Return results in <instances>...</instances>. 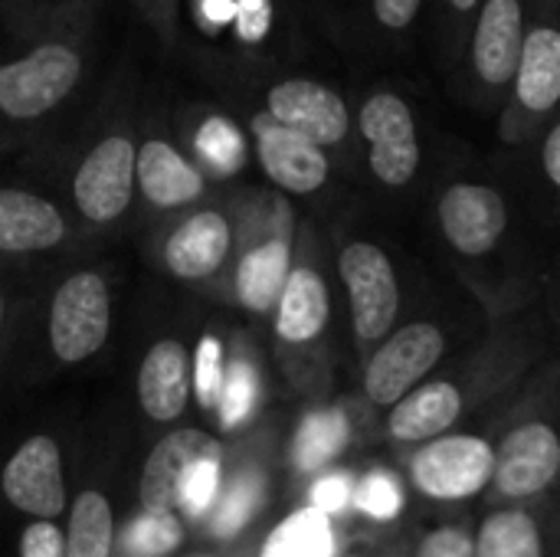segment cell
Here are the masks:
<instances>
[{"mask_svg":"<svg viewBox=\"0 0 560 557\" xmlns=\"http://www.w3.org/2000/svg\"><path fill=\"white\" fill-rule=\"evenodd\" d=\"M112 328V299L98 272L85 269L69 276L49 305V345L52 355L66 364L92 358Z\"/></svg>","mask_w":560,"mask_h":557,"instance_id":"obj_9","label":"cell"},{"mask_svg":"<svg viewBox=\"0 0 560 557\" xmlns=\"http://www.w3.org/2000/svg\"><path fill=\"white\" fill-rule=\"evenodd\" d=\"M233 230L220 210H197L174 227L164 243V266L177 279H207L230 256Z\"/></svg>","mask_w":560,"mask_h":557,"instance_id":"obj_17","label":"cell"},{"mask_svg":"<svg viewBox=\"0 0 560 557\" xmlns=\"http://www.w3.org/2000/svg\"><path fill=\"white\" fill-rule=\"evenodd\" d=\"M560 115V0H528V23L509 95L499 108V135L532 144Z\"/></svg>","mask_w":560,"mask_h":557,"instance_id":"obj_1","label":"cell"},{"mask_svg":"<svg viewBox=\"0 0 560 557\" xmlns=\"http://www.w3.org/2000/svg\"><path fill=\"white\" fill-rule=\"evenodd\" d=\"M560 476V433L555 423L532 417L515 423L495 446L492 486L509 499H532Z\"/></svg>","mask_w":560,"mask_h":557,"instance_id":"obj_10","label":"cell"},{"mask_svg":"<svg viewBox=\"0 0 560 557\" xmlns=\"http://www.w3.org/2000/svg\"><path fill=\"white\" fill-rule=\"evenodd\" d=\"M266 112L322 148H338L351 135V108L325 82L282 79L266 95Z\"/></svg>","mask_w":560,"mask_h":557,"instance_id":"obj_13","label":"cell"},{"mask_svg":"<svg viewBox=\"0 0 560 557\" xmlns=\"http://www.w3.org/2000/svg\"><path fill=\"white\" fill-rule=\"evenodd\" d=\"M466 414V397L450 378H427L407 397L390 407L387 433L397 443H427L440 433H450L453 423Z\"/></svg>","mask_w":560,"mask_h":557,"instance_id":"obj_16","label":"cell"},{"mask_svg":"<svg viewBox=\"0 0 560 557\" xmlns=\"http://www.w3.org/2000/svg\"><path fill=\"white\" fill-rule=\"evenodd\" d=\"M236 36L246 46H256L272 30V0H233Z\"/></svg>","mask_w":560,"mask_h":557,"instance_id":"obj_35","label":"cell"},{"mask_svg":"<svg viewBox=\"0 0 560 557\" xmlns=\"http://www.w3.org/2000/svg\"><path fill=\"white\" fill-rule=\"evenodd\" d=\"M223 381H226L223 348H220V341L213 335H203L200 348H197V361H194V384H197V401H200L203 410L220 404Z\"/></svg>","mask_w":560,"mask_h":557,"instance_id":"obj_32","label":"cell"},{"mask_svg":"<svg viewBox=\"0 0 560 557\" xmlns=\"http://www.w3.org/2000/svg\"><path fill=\"white\" fill-rule=\"evenodd\" d=\"M436 230L459 259H489L512 230V204L489 181H450L436 197Z\"/></svg>","mask_w":560,"mask_h":557,"instance_id":"obj_5","label":"cell"},{"mask_svg":"<svg viewBox=\"0 0 560 557\" xmlns=\"http://www.w3.org/2000/svg\"><path fill=\"white\" fill-rule=\"evenodd\" d=\"M541 174L551 184V190L560 194V115H555L541 128Z\"/></svg>","mask_w":560,"mask_h":557,"instance_id":"obj_40","label":"cell"},{"mask_svg":"<svg viewBox=\"0 0 560 557\" xmlns=\"http://www.w3.org/2000/svg\"><path fill=\"white\" fill-rule=\"evenodd\" d=\"M3 496L43 519H56L66 506V486H62V456L59 446L49 437H33L26 440L7 463L3 469Z\"/></svg>","mask_w":560,"mask_h":557,"instance_id":"obj_14","label":"cell"},{"mask_svg":"<svg viewBox=\"0 0 560 557\" xmlns=\"http://www.w3.org/2000/svg\"><path fill=\"white\" fill-rule=\"evenodd\" d=\"M135 177H138L141 194L154 207H184L203 194L200 171L190 161H184V154H177L167 141H158V138L138 148Z\"/></svg>","mask_w":560,"mask_h":557,"instance_id":"obj_21","label":"cell"},{"mask_svg":"<svg viewBox=\"0 0 560 557\" xmlns=\"http://www.w3.org/2000/svg\"><path fill=\"white\" fill-rule=\"evenodd\" d=\"M351 499H354V479L348 473H328L312 489V509H318L325 515H335V512L348 509Z\"/></svg>","mask_w":560,"mask_h":557,"instance_id":"obj_37","label":"cell"},{"mask_svg":"<svg viewBox=\"0 0 560 557\" xmlns=\"http://www.w3.org/2000/svg\"><path fill=\"white\" fill-rule=\"evenodd\" d=\"M217 489H220V453L217 456H203V460L194 463V469L187 473L184 489H180V506L190 515H203L213 506Z\"/></svg>","mask_w":560,"mask_h":557,"instance_id":"obj_33","label":"cell"},{"mask_svg":"<svg viewBox=\"0 0 560 557\" xmlns=\"http://www.w3.org/2000/svg\"><path fill=\"white\" fill-rule=\"evenodd\" d=\"M328 322L331 292L325 276L308 263L292 266L276 302V335L285 345H312L325 335Z\"/></svg>","mask_w":560,"mask_h":557,"instance_id":"obj_18","label":"cell"},{"mask_svg":"<svg viewBox=\"0 0 560 557\" xmlns=\"http://www.w3.org/2000/svg\"><path fill=\"white\" fill-rule=\"evenodd\" d=\"M62 236L66 220L52 204L16 187L0 190V253L52 250Z\"/></svg>","mask_w":560,"mask_h":557,"instance_id":"obj_20","label":"cell"},{"mask_svg":"<svg viewBox=\"0 0 560 557\" xmlns=\"http://www.w3.org/2000/svg\"><path fill=\"white\" fill-rule=\"evenodd\" d=\"M450 338L440 322L417 318L394 325L384 341L374 345L364 368V394L374 407H394L417 384H423L443 361Z\"/></svg>","mask_w":560,"mask_h":557,"instance_id":"obj_6","label":"cell"},{"mask_svg":"<svg viewBox=\"0 0 560 557\" xmlns=\"http://www.w3.org/2000/svg\"><path fill=\"white\" fill-rule=\"evenodd\" d=\"M476 557H545L541 529L522 509L495 512L476 535Z\"/></svg>","mask_w":560,"mask_h":557,"instance_id":"obj_23","label":"cell"},{"mask_svg":"<svg viewBox=\"0 0 560 557\" xmlns=\"http://www.w3.org/2000/svg\"><path fill=\"white\" fill-rule=\"evenodd\" d=\"M364 515L377 519V522H394L400 512H404V489L400 483L384 473V469H374L368 473L358 486H354V499H351Z\"/></svg>","mask_w":560,"mask_h":557,"instance_id":"obj_29","label":"cell"},{"mask_svg":"<svg viewBox=\"0 0 560 557\" xmlns=\"http://www.w3.org/2000/svg\"><path fill=\"white\" fill-rule=\"evenodd\" d=\"M135 161H138V148L131 144V138L108 135L105 141H98L85 154L72 181V197L79 213L89 217L92 223H108L121 217L138 184Z\"/></svg>","mask_w":560,"mask_h":557,"instance_id":"obj_11","label":"cell"},{"mask_svg":"<svg viewBox=\"0 0 560 557\" xmlns=\"http://www.w3.org/2000/svg\"><path fill=\"white\" fill-rule=\"evenodd\" d=\"M292 269V240L269 236L253 246L236 269V295L249 312H269L279 302L285 276Z\"/></svg>","mask_w":560,"mask_h":557,"instance_id":"obj_22","label":"cell"},{"mask_svg":"<svg viewBox=\"0 0 560 557\" xmlns=\"http://www.w3.org/2000/svg\"><path fill=\"white\" fill-rule=\"evenodd\" d=\"M417 557H476V538L459 525H443L420 542Z\"/></svg>","mask_w":560,"mask_h":557,"instance_id":"obj_36","label":"cell"},{"mask_svg":"<svg viewBox=\"0 0 560 557\" xmlns=\"http://www.w3.org/2000/svg\"><path fill=\"white\" fill-rule=\"evenodd\" d=\"M358 131L368 151L371 177L387 190H407L423 164L413 105L394 89H377L358 108Z\"/></svg>","mask_w":560,"mask_h":557,"instance_id":"obj_3","label":"cell"},{"mask_svg":"<svg viewBox=\"0 0 560 557\" xmlns=\"http://www.w3.org/2000/svg\"><path fill=\"white\" fill-rule=\"evenodd\" d=\"M482 0H440V16H443V46L450 59H463V46L472 26V16Z\"/></svg>","mask_w":560,"mask_h":557,"instance_id":"obj_34","label":"cell"},{"mask_svg":"<svg viewBox=\"0 0 560 557\" xmlns=\"http://www.w3.org/2000/svg\"><path fill=\"white\" fill-rule=\"evenodd\" d=\"M112 552V509L102 492H82L72 506L66 557H108Z\"/></svg>","mask_w":560,"mask_h":557,"instance_id":"obj_25","label":"cell"},{"mask_svg":"<svg viewBox=\"0 0 560 557\" xmlns=\"http://www.w3.org/2000/svg\"><path fill=\"white\" fill-rule=\"evenodd\" d=\"M495 446L472 433H440L410 460L413 486L436 502H459L492 486Z\"/></svg>","mask_w":560,"mask_h":557,"instance_id":"obj_7","label":"cell"},{"mask_svg":"<svg viewBox=\"0 0 560 557\" xmlns=\"http://www.w3.org/2000/svg\"><path fill=\"white\" fill-rule=\"evenodd\" d=\"M348 443V417L341 410H322L305 417L295 437V463L299 469L312 473L335 460Z\"/></svg>","mask_w":560,"mask_h":557,"instance_id":"obj_26","label":"cell"},{"mask_svg":"<svg viewBox=\"0 0 560 557\" xmlns=\"http://www.w3.org/2000/svg\"><path fill=\"white\" fill-rule=\"evenodd\" d=\"M0 322H3V299H0Z\"/></svg>","mask_w":560,"mask_h":557,"instance_id":"obj_42","label":"cell"},{"mask_svg":"<svg viewBox=\"0 0 560 557\" xmlns=\"http://www.w3.org/2000/svg\"><path fill=\"white\" fill-rule=\"evenodd\" d=\"M528 23V0H482L466 46H463V76H466V95L482 112H499L525 39Z\"/></svg>","mask_w":560,"mask_h":557,"instance_id":"obj_2","label":"cell"},{"mask_svg":"<svg viewBox=\"0 0 560 557\" xmlns=\"http://www.w3.org/2000/svg\"><path fill=\"white\" fill-rule=\"evenodd\" d=\"M259 496H262V489H259V479L256 476H240L233 486H230V492H226V499L220 502V509H217V519H213V532L217 535H236L249 519H253V512H256V506H259Z\"/></svg>","mask_w":560,"mask_h":557,"instance_id":"obj_31","label":"cell"},{"mask_svg":"<svg viewBox=\"0 0 560 557\" xmlns=\"http://www.w3.org/2000/svg\"><path fill=\"white\" fill-rule=\"evenodd\" d=\"M256 401H259V378H256V371H253L249 361H236V364L226 371L223 394H220V404H217V407H220V423H223V430L240 427V423L253 414Z\"/></svg>","mask_w":560,"mask_h":557,"instance_id":"obj_27","label":"cell"},{"mask_svg":"<svg viewBox=\"0 0 560 557\" xmlns=\"http://www.w3.org/2000/svg\"><path fill=\"white\" fill-rule=\"evenodd\" d=\"M197 151L207 158V164H213L217 171L230 174L243 164L246 158V148H243V135L240 128H233L226 118H207L200 125V135H197Z\"/></svg>","mask_w":560,"mask_h":557,"instance_id":"obj_28","label":"cell"},{"mask_svg":"<svg viewBox=\"0 0 560 557\" xmlns=\"http://www.w3.org/2000/svg\"><path fill=\"white\" fill-rule=\"evenodd\" d=\"M190 397V364L180 341L164 338L151 345L138 371V401L158 423H171L184 414Z\"/></svg>","mask_w":560,"mask_h":557,"instance_id":"obj_19","label":"cell"},{"mask_svg":"<svg viewBox=\"0 0 560 557\" xmlns=\"http://www.w3.org/2000/svg\"><path fill=\"white\" fill-rule=\"evenodd\" d=\"M253 135H256V154H259L266 177L285 194L305 197V194H318L328 184L331 177L328 148L282 125L269 112L253 118Z\"/></svg>","mask_w":560,"mask_h":557,"instance_id":"obj_12","label":"cell"},{"mask_svg":"<svg viewBox=\"0 0 560 557\" xmlns=\"http://www.w3.org/2000/svg\"><path fill=\"white\" fill-rule=\"evenodd\" d=\"M20 557H66V538L52 522H36L20 538Z\"/></svg>","mask_w":560,"mask_h":557,"instance_id":"obj_38","label":"cell"},{"mask_svg":"<svg viewBox=\"0 0 560 557\" xmlns=\"http://www.w3.org/2000/svg\"><path fill=\"white\" fill-rule=\"evenodd\" d=\"M371 7H374V20L384 30L407 33L417 23V16L423 13L427 0H371Z\"/></svg>","mask_w":560,"mask_h":557,"instance_id":"obj_39","label":"cell"},{"mask_svg":"<svg viewBox=\"0 0 560 557\" xmlns=\"http://www.w3.org/2000/svg\"><path fill=\"white\" fill-rule=\"evenodd\" d=\"M551 305H555V312H558V322H560V256H558V272H555V289H551Z\"/></svg>","mask_w":560,"mask_h":557,"instance_id":"obj_41","label":"cell"},{"mask_svg":"<svg viewBox=\"0 0 560 557\" xmlns=\"http://www.w3.org/2000/svg\"><path fill=\"white\" fill-rule=\"evenodd\" d=\"M82 59L66 43H46L0 66V112L7 118H39L79 82Z\"/></svg>","mask_w":560,"mask_h":557,"instance_id":"obj_8","label":"cell"},{"mask_svg":"<svg viewBox=\"0 0 560 557\" xmlns=\"http://www.w3.org/2000/svg\"><path fill=\"white\" fill-rule=\"evenodd\" d=\"M338 272L348 292L351 328L361 348H374L400 318V279L384 246L351 240L338 253Z\"/></svg>","mask_w":560,"mask_h":557,"instance_id":"obj_4","label":"cell"},{"mask_svg":"<svg viewBox=\"0 0 560 557\" xmlns=\"http://www.w3.org/2000/svg\"><path fill=\"white\" fill-rule=\"evenodd\" d=\"M335 555V532L325 512L302 509L289 515L266 542L262 557H331Z\"/></svg>","mask_w":560,"mask_h":557,"instance_id":"obj_24","label":"cell"},{"mask_svg":"<svg viewBox=\"0 0 560 557\" xmlns=\"http://www.w3.org/2000/svg\"><path fill=\"white\" fill-rule=\"evenodd\" d=\"M220 443L200 430L167 433L148 456L141 473V506L144 512H171L180 506V489L197 460L217 456Z\"/></svg>","mask_w":560,"mask_h":557,"instance_id":"obj_15","label":"cell"},{"mask_svg":"<svg viewBox=\"0 0 560 557\" xmlns=\"http://www.w3.org/2000/svg\"><path fill=\"white\" fill-rule=\"evenodd\" d=\"M125 542L131 552L144 557H161L177 548L180 525L171 512H144L135 525H128Z\"/></svg>","mask_w":560,"mask_h":557,"instance_id":"obj_30","label":"cell"}]
</instances>
